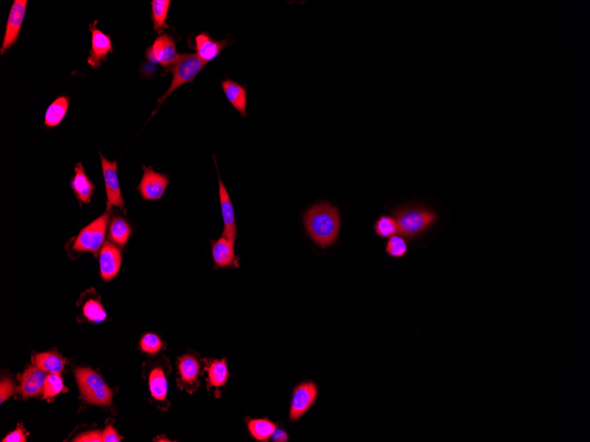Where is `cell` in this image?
<instances>
[{"instance_id":"1","label":"cell","mask_w":590,"mask_h":442,"mask_svg":"<svg viewBox=\"0 0 590 442\" xmlns=\"http://www.w3.org/2000/svg\"><path fill=\"white\" fill-rule=\"evenodd\" d=\"M305 226L310 239L326 248L334 245L340 234V212L329 203L314 205L305 215Z\"/></svg>"},{"instance_id":"2","label":"cell","mask_w":590,"mask_h":442,"mask_svg":"<svg viewBox=\"0 0 590 442\" xmlns=\"http://www.w3.org/2000/svg\"><path fill=\"white\" fill-rule=\"evenodd\" d=\"M398 233L403 238L415 239L424 234L436 220V215L421 204H410L394 210Z\"/></svg>"},{"instance_id":"3","label":"cell","mask_w":590,"mask_h":442,"mask_svg":"<svg viewBox=\"0 0 590 442\" xmlns=\"http://www.w3.org/2000/svg\"><path fill=\"white\" fill-rule=\"evenodd\" d=\"M205 65L197 54L183 53L178 55L176 61L168 69L173 74L172 83H171L167 91L159 99L158 106H156L153 115L158 111L160 106L176 90L180 88L181 86L187 84V83L193 82Z\"/></svg>"},{"instance_id":"4","label":"cell","mask_w":590,"mask_h":442,"mask_svg":"<svg viewBox=\"0 0 590 442\" xmlns=\"http://www.w3.org/2000/svg\"><path fill=\"white\" fill-rule=\"evenodd\" d=\"M109 218L110 212L107 210L83 228L78 236L73 239L72 249L78 253H97L103 246Z\"/></svg>"},{"instance_id":"5","label":"cell","mask_w":590,"mask_h":442,"mask_svg":"<svg viewBox=\"0 0 590 442\" xmlns=\"http://www.w3.org/2000/svg\"><path fill=\"white\" fill-rule=\"evenodd\" d=\"M319 394V386L312 381H302L295 386L290 403V422L295 423L301 419L315 405Z\"/></svg>"},{"instance_id":"6","label":"cell","mask_w":590,"mask_h":442,"mask_svg":"<svg viewBox=\"0 0 590 442\" xmlns=\"http://www.w3.org/2000/svg\"><path fill=\"white\" fill-rule=\"evenodd\" d=\"M99 156L101 163H102L104 184H106L107 210H110L113 207H116L125 214L127 210L125 208L120 181H118V163L117 162L108 161L101 152H99Z\"/></svg>"},{"instance_id":"7","label":"cell","mask_w":590,"mask_h":442,"mask_svg":"<svg viewBox=\"0 0 590 442\" xmlns=\"http://www.w3.org/2000/svg\"><path fill=\"white\" fill-rule=\"evenodd\" d=\"M143 175L137 187L143 200L159 201L162 199L169 186L170 179L166 174L155 172L152 166H143Z\"/></svg>"},{"instance_id":"8","label":"cell","mask_w":590,"mask_h":442,"mask_svg":"<svg viewBox=\"0 0 590 442\" xmlns=\"http://www.w3.org/2000/svg\"><path fill=\"white\" fill-rule=\"evenodd\" d=\"M176 41L168 34H159L154 43L146 51V57L149 61L161 65L168 69L178 57Z\"/></svg>"},{"instance_id":"9","label":"cell","mask_w":590,"mask_h":442,"mask_svg":"<svg viewBox=\"0 0 590 442\" xmlns=\"http://www.w3.org/2000/svg\"><path fill=\"white\" fill-rule=\"evenodd\" d=\"M27 0H15L10 10L6 23L4 40H3L0 55H4L18 40L27 11Z\"/></svg>"},{"instance_id":"10","label":"cell","mask_w":590,"mask_h":442,"mask_svg":"<svg viewBox=\"0 0 590 442\" xmlns=\"http://www.w3.org/2000/svg\"><path fill=\"white\" fill-rule=\"evenodd\" d=\"M97 20L90 25L92 32V49L88 57V64L93 69L100 67L101 62L106 61L107 55L113 52V42L108 34L97 29Z\"/></svg>"},{"instance_id":"11","label":"cell","mask_w":590,"mask_h":442,"mask_svg":"<svg viewBox=\"0 0 590 442\" xmlns=\"http://www.w3.org/2000/svg\"><path fill=\"white\" fill-rule=\"evenodd\" d=\"M47 378V372L43 369L34 364L30 365L19 376L20 394L24 398L43 394Z\"/></svg>"},{"instance_id":"12","label":"cell","mask_w":590,"mask_h":442,"mask_svg":"<svg viewBox=\"0 0 590 442\" xmlns=\"http://www.w3.org/2000/svg\"><path fill=\"white\" fill-rule=\"evenodd\" d=\"M218 175L220 206H221L223 222H224V231H223L222 236L235 243L238 232H237L235 208H233L231 198H230L228 191L226 189L224 183L222 182L219 173H218Z\"/></svg>"},{"instance_id":"13","label":"cell","mask_w":590,"mask_h":442,"mask_svg":"<svg viewBox=\"0 0 590 442\" xmlns=\"http://www.w3.org/2000/svg\"><path fill=\"white\" fill-rule=\"evenodd\" d=\"M195 51H197L195 54L205 65L215 61L223 50L231 44V40L229 38H225L223 40H214L206 32L199 34L198 36L195 37Z\"/></svg>"},{"instance_id":"14","label":"cell","mask_w":590,"mask_h":442,"mask_svg":"<svg viewBox=\"0 0 590 442\" xmlns=\"http://www.w3.org/2000/svg\"><path fill=\"white\" fill-rule=\"evenodd\" d=\"M178 369H179L181 389H187L188 392L195 391L200 385L199 375H200L201 365L197 358L195 355H184L178 362Z\"/></svg>"},{"instance_id":"15","label":"cell","mask_w":590,"mask_h":442,"mask_svg":"<svg viewBox=\"0 0 590 442\" xmlns=\"http://www.w3.org/2000/svg\"><path fill=\"white\" fill-rule=\"evenodd\" d=\"M121 253L110 242H104L99 256L100 274L104 281L117 276L121 266Z\"/></svg>"},{"instance_id":"16","label":"cell","mask_w":590,"mask_h":442,"mask_svg":"<svg viewBox=\"0 0 590 442\" xmlns=\"http://www.w3.org/2000/svg\"><path fill=\"white\" fill-rule=\"evenodd\" d=\"M235 244L223 236L216 241L212 240L211 255L216 267H218V269H228V267L233 266L238 267Z\"/></svg>"},{"instance_id":"17","label":"cell","mask_w":590,"mask_h":442,"mask_svg":"<svg viewBox=\"0 0 590 442\" xmlns=\"http://www.w3.org/2000/svg\"><path fill=\"white\" fill-rule=\"evenodd\" d=\"M71 187L80 204H89L92 201L95 184L87 176L85 167L81 163L75 166V176L71 180Z\"/></svg>"},{"instance_id":"18","label":"cell","mask_w":590,"mask_h":442,"mask_svg":"<svg viewBox=\"0 0 590 442\" xmlns=\"http://www.w3.org/2000/svg\"><path fill=\"white\" fill-rule=\"evenodd\" d=\"M205 370L207 372V388L224 387L226 382H228L230 377V372L228 371V360L222 358V360H214V358H209L204 360Z\"/></svg>"},{"instance_id":"19","label":"cell","mask_w":590,"mask_h":442,"mask_svg":"<svg viewBox=\"0 0 590 442\" xmlns=\"http://www.w3.org/2000/svg\"><path fill=\"white\" fill-rule=\"evenodd\" d=\"M223 92L226 99L243 118H247V90L238 82L232 80H225L221 83Z\"/></svg>"},{"instance_id":"20","label":"cell","mask_w":590,"mask_h":442,"mask_svg":"<svg viewBox=\"0 0 590 442\" xmlns=\"http://www.w3.org/2000/svg\"><path fill=\"white\" fill-rule=\"evenodd\" d=\"M75 376L83 399L93 394V393L107 387L102 377L92 369H76Z\"/></svg>"},{"instance_id":"21","label":"cell","mask_w":590,"mask_h":442,"mask_svg":"<svg viewBox=\"0 0 590 442\" xmlns=\"http://www.w3.org/2000/svg\"><path fill=\"white\" fill-rule=\"evenodd\" d=\"M70 99L68 96H61L57 97L45 111L44 125L48 128L58 127L61 123L68 113Z\"/></svg>"},{"instance_id":"22","label":"cell","mask_w":590,"mask_h":442,"mask_svg":"<svg viewBox=\"0 0 590 442\" xmlns=\"http://www.w3.org/2000/svg\"><path fill=\"white\" fill-rule=\"evenodd\" d=\"M278 424L267 417L265 419H247V431L257 441H269L277 430Z\"/></svg>"},{"instance_id":"23","label":"cell","mask_w":590,"mask_h":442,"mask_svg":"<svg viewBox=\"0 0 590 442\" xmlns=\"http://www.w3.org/2000/svg\"><path fill=\"white\" fill-rule=\"evenodd\" d=\"M149 388L153 399L156 402L162 403L166 400L167 378L165 370L161 367L152 368L149 374Z\"/></svg>"},{"instance_id":"24","label":"cell","mask_w":590,"mask_h":442,"mask_svg":"<svg viewBox=\"0 0 590 442\" xmlns=\"http://www.w3.org/2000/svg\"><path fill=\"white\" fill-rule=\"evenodd\" d=\"M32 362L48 374H61L66 365L65 358L57 353L35 354Z\"/></svg>"},{"instance_id":"25","label":"cell","mask_w":590,"mask_h":442,"mask_svg":"<svg viewBox=\"0 0 590 442\" xmlns=\"http://www.w3.org/2000/svg\"><path fill=\"white\" fill-rule=\"evenodd\" d=\"M171 0H153L152 1V19L153 22V30L159 34H163L164 30L168 29L167 17H168Z\"/></svg>"},{"instance_id":"26","label":"cell","mask_w":590,"mask_h":442,"mask_svg":"<svg viewBox=\"0 0 590 442\" xmlns=\"http://www.w3.org/2000/svg\"><path fill=\"white\" fill-rule=\"evenodd\" d=\"M132 232L131 225L124 218L116 217L111 222L109 239L111 242L120 246L127 245Z\"/></svg>"},{"instance_id":"27","label":"cell","mask_w":590,"mask_h":442,"mask_svg":"<svg viewBox=\"0 0 590 442\" xmlns=\"http://www.w3.org/2000/svg\"><path fill=\"white\" fill-rule=\"evenodd\" d=\"M82 309L83 316L89 322L99 323L104 322L107 317L106 310L101 305L99 299L94 298L87 299L83 303Z\"/></svg>"},{"instance_id":"28","label":"cell","mask_w":590,"mask_h":442,"mask_svg":"<svg viewBox=\"0 0 590 442\" xmlns=\"http://www.w3.org/2000/svg\"><path fill=\"white\" fill-rule=\"evenodd\" d=\"M66 391L61 374H49L44 386V399L51 400L61 392Z\"/></svg>"},{"instance_id":"29","label":"cell","mask_w":590,"mask_h":442,"mask_svg":"<svg viewBox=\"0 0 590 442\" xmlns=\"http://www.w3.org/2000/svg\"><path fill=\"white\" fill-rule=\"evenodd\" d=\"M408 246L406 240L400 235H393L386 244V252L393 258H402L407 255Z\"/></svg>"},{"instance_id":"30","label":"cell","mask_w":590,"mask_h":442,"mask_svg":"<svg viewBox=\"0 0 590 442\" xmlns=\"http://www.w3.org/2000/svg\"><path fill=\"white\" fill-rule=\"evenodd\" d=\"M376 234L381 238H391L398 233L397 222L395 219L388 215H382L379 218L375 225Z\"/></svg>"},{"instance_id":"31","label":"cell","mask_w":590,"mask_h":442,"mask_svg":"<svg viewBox=\"0 0 590 442\" xmlns=\"http://www.w3.org/2000/svg\"><path fill=\"white\" fill-rule=\"evenodd\" d=\"M140 346H141L142 351H145V353L149 355H154L161 351L163 343L161 339H159V336H156V334L148 333L142 337Z\"/></svg>"},{"instance_id":"32","label":"cell","mask_w":590,"mask_h":442,"mask_svg":"<svg viewBox=\"0 0 590 442\" xmlns=\"http://www.w3.org/2000/svg\"><path fill=\"white\" fill-rule=\"evenodd\" d=\"M15 393V388L13 384L9 379H5L1 381L0 385V398H1V403H4L5 400L8 399Z\"/></svg>"},{"instance_id":"33","label":"cell","mask_w":590,"mask_h":442,"mask_svg":"<svg viewBox=\"0 0 590 442\" xmlns=\"http://www.w3.org/2000/svg\"><path fill=\"white\" fill-rule=\"evenodd\" d=\"M76 442H101L103 441L102 433L99 431H88L75 438Z\"/></svg>"},{"instance_id":"34","label":"cell","mask_w":590,"mask_h":442,"mask_svg":"<svg viewBox=\"0 0 590 442\" xmlns=\"http://www.w3.org/2000/svg\"><path fill=\"white\" fill-rule=\"evenodd\" d=\"M3 442H25L27 441V437L25 434V431L23 430L22 427L17 428L16 431H12L11 434H9L8 436H6L4 440L2 441Z\"/></svg>"},{"instance_id":"35","label":"cell","mask_w":590,"mask_h":442,"mask_svg":"<svg viewBox=\"0 0 590 442\" xmlns=\"http://www.w3.org/2000/svg\"><path fill=\"white\" fill-rule=\"evenodd\" d=\"M103 441L118 442L122 440V437L118 434L116 430L111 426H108L102 433Z\"/></svg>"},{"instance_id":"36","label":"cell","mask_w":590,"mask_h":442,"mask_svg":"<svg viewBox=\"0 0 590 442\" xmlns=\"http://www.w3.org/2000/svg\"><path fill=\"white\" fill-rule=\"evenodd\" d=\"M272 440L274 442H288L289 441V435L285 430L278 427L277 430L275 431L274 436H272Z\"/></svg>"}]
</instances>
